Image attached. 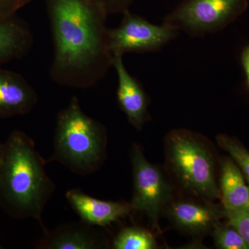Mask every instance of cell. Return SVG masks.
<instances>
[{
  "instance_id": "cell-14",
  "label": "cell",
  "mask_w": 249,
  "mask_h": 249,
  "mask_svg": "<svg viewBox=\"0 0 249 249\" xmlns=\"http://www.w3.org/2000/svg\"><path fill=\"white\" fill-rule=\"evenodd\" d=\"M32 44V34L25 24L13 16L0 19V62L21 58Z\"/></svg>"
},
{
  "instance_id": "cell-8",
  "label": "cell",
  "mask_w": 249,
  "mask_h": 249,
  "mask_svg": "<svg viewBox=\"0 0 249 249\" xmlns=\"http://www.w3.org/2000/svg\"><path fill=\"white\" fill-rule=\"evenodd\" d=\"M65 197L82 221L93 227H106L134 211L131 203L101 200L79 189L70 190Z\"/></svg>"
},
{
  "instance_id": "cell-4",
  "label": "cell",
  "mask_w": 249,
  "mask_h": 249,
  "mask_svg": "<svg viewBox=\"0 0 249 249\" xmlns=\"http://www.w3.org/2000/svg\"><path fill=\"white\" fill-rule=\"evenodd\" d=\"M167 152L170 168L184 188L209 199L220 196L213 157L196 136L174 131L168 137Z\"/></svg>"
},
{
  "instance_id": "cell-18",
  "label": "cell",
  "mask_w": 249,
  "mask_h": 249,
  "mask_svg": "<svg viewBox=\"0 0 249 249\" xmlns=\"http://www.w3.org/2000/svg\"><path fill=\"white\" fill-rule=\"evenodd\" d=\"M229 224L237 229L249 247V211H225Z\"/></svg>"
},
{
  "instance_id": "cell-6",
  "label": "cell",
  "mask_w": 249,
  "mask_h": 249,
  "mask_svg": "<svg viewBox=\"0 0 249 249\" xmlns=\"http://www.w3.org/2000/svg\"><path fill=\"white\" fill-rule=\"evenodd\" d=\"M131 160L134 178L131 205L134 211L146 214L156 227L160 211L170 196L169 184L161 171L145 159L138 145L132 147Z\"/></svg>"
},
{
  "instance_id": "cell-11",
  "label": "cell",
  "mask_w": 249,
  "mask_h": 249,
  "mask_svg": "<svg viewBox=\"0 0 249 249\" xmlns=\"http://www.w3.org/2000/svg\"><path fill=\"white\" fill-rule=\"evenodd\" d=\"M93 226L85 222L60 226L45 231L37 245L42 249H96L106 247V242Z\"/></svg>"
},
{
  "instance_id": "cell-3",
  "label": "cell",
  "mask_w": 249,
  "mask_h": 249,
  "mask_svg": "<svg viewBox=\"0 0 249 249\" xmlns=\"http://www.w3.org/2000/svg\"><path fill=\"white\" fill-rule=\"evenodd\" d=\"M106 149L104 126L87 115L78 98L73 96L57 116L50 161H58L76 175H89L104 163Z\"/></svg>"
},
{
  "instance_id": "cell-22",
  "label": "cell",
  "mask_w": 249,
  "mask_h": 249,
  "mask_svg": "<svg viewBox=\"0 0 249 249\" xmlns=\"http://www.w3.org/2000/svg\"><path fill=\"white\" fill-rule=\"evenodd\" d=\"M3 150H4V143L0 142V160H1V155H2Z\"/></svg>"
},
{
  "instance_id": "cell-15",
  "label": "cell",
  "mask_w": 249,
  "mask_h": 249,
  "mask_svg": "<svg viewBox=\"0 0 249 249\" xmlns=\"http://www.w3.org/2000/svg\"><path fill=\"white\" fill-rule=\"evenodd\" d=\"M113 247L116 249H153L157 244L154 235L146 229L127 227L116 236Z\"/></svg>"
},
{
  "instance_id": "cell-1",
  "label": "cell",
  "mask_w": 249,
  "mask_h": 249,
  "mask_svg": "<svg viewBox=\"0 0 249 249\" xmlns=\"http://www.w3.org/2000/svg\"><path fill=\"white\" fill-rule=\"evenodd\" d=\"M53 42L50 76L74 88L97 84L112 66L103 0H46Z\"/></svg>"
},
{
  "instance_id": "cell-19",
  "label": "cell",
  "mask_w": 249,
  "mask_h": 249,
  "mask_svg": "<svg viewBox=\"0 0 249 249\" xmlns=\"http://www.w3.org/2000/svg\"><path fill=\"white\" fill-rule=\"evenodd\" d=\"M32 0H0V19L11 17L17 10Z\"/></svg>"
},
{
  "instance_id": "cell-5",
  "label": "cell",
  "mask_w": 249,
  "mask_h": 249,
  "mask_svg": "<svg viewBox=\"0 0 249 249\" xmlns=\"http://www.w3.org/2000/svg\"><path fill=\"white\" fill-rule=\"evenodd\" d=\"M248 0H186L163 24L195 35L222 30L248 8Z\"/></svg>"
},
{
  "instance_id": "cell-20",
  "label": "cell",
  "mask_w": 249,
  "mask_h": 249,
  "mask_svg": "<svg viewBox=\"0 0 249 249\" xmlns=\"http://www.w3.org/2000/svg\"><path fill=\"white\" fill-rule=\"evenodd\" d=\"M134 0H103L108 14L127 12Z\"/></svg>"
},
{
  "instance_id": "cell-2",
  "label": "cell",
  "mask_w": 249,
  "mask_h": 249,
  "mask_svg": "<svg viewBox=\"0 0 249 249\" xmlns=\"http://www.w3.org/2000/svg\"><path fill=\"white\" fill-rule=\"evenodd\" d=\"M47 163L27 134L11 132L0 160V206L15 219H36L45 232L42 213L55 188Z\"/></svg>"
},
{
  "instance_id": "cell-21",
  "label": "cell",
  "mask_w": 249,
  "mask_h": 249,
  "mask_svg": "<svg viewBox=\"0 0 249 249\" xmlns=\"http://www.w3.org/2000/svg\"><path fill=\"white\" fill-rule=\"evenodd\" d=\"M242 63L245 70L247 84L249 89V47L245 49L242 54Z\"/></svg>"
},
{
  "instance_id": "cell-13",
  "label": "cell",
  "mask_w": 249,
  "mask_h": 249,
  "mask_svg": "<svg viewBox=\"0 0 249 249\" xmlns=\"http://www.w3.org/2000/svg\"><path fill=\"white\" fill-rule=\"evenodd\" d=\"M220 188L225 211H249V187L238 165L231 159L223 160Z\"/></svg>"
},
{
  "instance_id": "cell-23",
  "label": "cell",
  "mask_w": 249,
  "mask_h": 249,
  "mask_svg": "<svg viewBox=\"0 0 249 249\" xmlns=\"http://www.w3.org/2000/svg\"><path fill=\"white\" fill-rule=\"evenodd\" d=\"M0 249H2V247H1V245H0Z\"/></svg>"
},
{
  "instance_id": "cell-17",
  "label": "cell",
  "mask_w": 249,
  "mask_h": 249,
  "mask_svg": "<svg viewBox=\"0 0 249 249\" xmlns=\"http://www.w3.org/2000/svg\"><path fill=\"white\" fill-rule=\"evenodd\" d=\"M218 145L227 151L245 174L249 183V152L235 139L227 135L217 137Z\"/></svg>"
},
{
  "instance_id": "cell-12",
  "label": "cell",
  "mask_w": 249,
  "mask_h": 249,
  "mask_svg": "<svg viewBox=\"0 0 249 249\" xmlns=\"http://www.w3.org/2000/svg\"><path fill=\"white\" fill-rule=\"evenodd\" d=\"M168 214L178 227L193 233L211 230L221 218L226 217L224 209L190 201L174 203L168 210Z\"/></svg>"
},
{
  "instance_id": "cell-9",
  "label": "cell",
  "mask_w": 249,
  "mask_h": 249,
  "mask_svg": "<svg viewBox=\"0 0 249 249\" xmlns=\"http://www.w3.org/2000/svg\"><path fill=\"white\" fill-rule=\"evenodd\" d=\"M112 67L118 77L117 98L119 106L130 124L140 129L147 117V98L138 80L127 71L123 55H114Z\"/></svg>"
},
{
  "instance_id": "cell-16",
  "label": "cell",
  "mask_w": 249,
  "mask_h": 249,
  "mask_svg": "<svg viewBox=\"0 0 249 249\" xmlns=\"http://www.w3.org/2000/svg\"><path fill=\"white\" fill-rule=\"evenodd\" d=\"M214 243L222 249H248L242 236L230 224H223L219 222L213 228Z\"/></svg>"
},
{
  "instance_id": "cell-10",
  "label": "cell",
  "mask_w": 249,
  "mask_h": 249,
  "mask_svg": "<svg viewBox=\"0 0 249 249\" xmlns=\"http://www.w3.org/2000/svg\"><path fill=\"white\" fill-rule=\"evenodd\" d=\"M37 101L35 90L22 76L0 70V117L27 114Z\"/></svg>"
},
{
  "instance_id": "cell-7",
  "label": "cell",
  "mask_w": 249,
  "mask_h": 249,
  "mask_svg": "<svg viewBox=\"0 0 249 249\" xmlns=\"http://www.w3.org/2000/svg\"><path fill=\"white\" fill-rule=\"evenodd\" d=\"M116 29H108V44L113 56L129 52H150L161 48L178 35V31L163 24L155 25L140 16L124 13Z\"/></svg>"
}]
</instances>
